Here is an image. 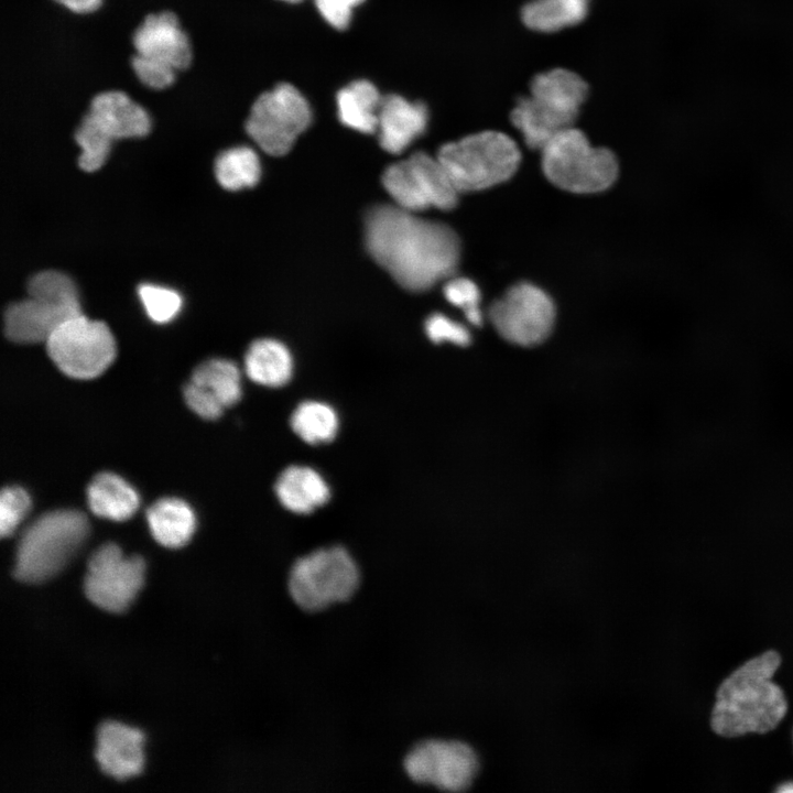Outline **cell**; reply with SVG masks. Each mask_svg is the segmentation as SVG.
I'll return each instance as SVG.
<instances>
[{
    "label": "cell",
    "instance_id": "21",
    "mask_svg": "<svg viewBox=\"0 0 793 793\" xmlns=\"http://www.w3.org/2000/svg\"><path fill=\"white\" fill-rule=\"evenodd\" d=\"M91 512L112 521L131 518L139 508V496L132 486L113 472L96 475L87 488Z\"/></svg>",
    "mask_w": 793,
    "mask_h": 793
},
{
    "label": "cell",
    "instance_id": "5",
    "mask_svg": "<svg viewBox=\"0 0 793 793\" xmlns=\"http://www.w3.org/2000/svg\"><path fill=\"white\" fill-rule=\"evenodd\" d=\"M437 159L461 192H478L511 178L521 162L517 143L500 131H481L442 145Z\"/></svg>",
    "mask_w": 793,
    "mask_h": 793
},
{
    "label": "cell",
    "instance_id": "16",
    "mask_svg": "<svg viewBox=\"0 0 793 793\" xmlns=\"http://www.w3.org/2000/svg\"><path fill=\"white\" fill-rule=\"evenodd\" d=\"M143 735L118 721H104L97 731L96 760L100 769L117 780L139 774L143 768Z\"/></svg>",
    "mask_w": 793,
    "mask_h": 793
},
{
    "label": "cell",
    "instance_id": "29",
    "mask_svg": "<svg viewBox=\"0 0 793 793\" xmlns=\"http://www.w3.org/2000/svg\"><path fill=\"white\" fill-rule=\"evenodd\" d=\"M74 140L80 149L79 167L86 172L97 171L105 164L113 143L88 112L82 116Z\"/></svg>",
    "mask_w": 793,
    "mask_h": 793
},
{
    "label": "cell",
    "instance_id": "39",
    "mask_svg": "<svg viewBox=\"0 0 793 793\" xmlns=\"http://www.w3.org/2000/svg\"><path fill=\"white\" fill-rule=\"evenodd\" d=\"M282 1H286V2L294 3V2H300V1H302V0H282Z\"/></svg>",
    "mask_w": 793,
    "mask_h": 793
},
{
    "label": "cell",
    "instance_id": "34",
    "mask_svg": "<svg viewBox=\"0 0 793 793\" xmlns=\"http://www.w3.org/2000/svg\"><path fill=\"white\" fill-rule=\"evenodd\" d=\"M426 336L435 344L450 343L457 346L470 344L468 328L442 313H433L424 324Z\"/></svg>",
    "mask_w": 793,
    "mask_h": 793
},
{
    "label": "cell",
    "instance_id": "24",
    "mask_svg": "<svg viewBox=\"0 0 793 793\" xmlns=\"http://www.w3.org/2000/svg\"><path fill=\"white\" fill-rule=\"evenodd\" d=\"M589 7L590 0H530L522 8L521 18L529 29L550 33L578 24Z\"/></svg>",
    "mask_w": 793,
    "mask_h": 793
},
{
    "label": "cell",
    "instance_id": "6",
    "mask_svg": "<svg viewBox=\"0 0 793 793\" xmlns=\"http://www.w3.org/2000/svg\"><path fill=\"white\" fill-rule=\"evenodd\" d=\"M541 152L545 177L571 193H600L618 177L619 165L613 152L593 146L585 133L573 126L557 132Z\"/></svg>",
    "mask_w": 793,
    "mask_h": 793
},
{
    "label": "cell",
    "instance_id": "19",
    "mask_svg": "<svg viewBox=\"0 0 793 793\" xmlns=\"http://www.w3.org/2000/svg\"><path fill=\"white\" fill-rule=\"evenodd\" d=\"M274 491L279 502L297 514L312 513L327 503L330 497L325 478L305 465L286 467L276 478Z\"/></svg>",
    "mask_w": 793,
    "mask_h": 793
},
{
    "label": "cell",
    "instance_id": "18",
    "mask_svg": "<svg viewBox=\"0 0 793 793\" xmlns=\"http://www.w3.org/2000/svg\"><path fill=\"white\" fill-rule=\"evenodd\" d=\"M530 96L573 126L588 96L586 82L572 70L555 68L536 75Z\"/></svg>",
    "mask_w": 793,
    "mask_h": 793
},
{
    "label": "cell",
    "instance_id": "13",
    "mask_svg": "<svg viewBox=\"0 0 793 793\" xmlns=\"http://www.w3.org/2000/svg\"><path fill=\"white\" fill-rule=\"evenodd\" d=\"M144 572L142 557L126 556L117 544L106 543L88 560L84 591L97 607L122 612L141 589Z\"/></svg>",
    "mask_w": 793,
    "mask_h": 793
},
{
    "label": "cell",
    "instance_id": "37",
    "mask_svg": "<svg viewBox=\"0 0 793 793\" xmlns=\"http://www.w3.org/2000/svg\"><path fill=\"white\" fill-rule=\"evenodd\" d=\"M59 8L75 15H91L99 11L105 0H51Z\"/></svg>",
    "mask_w": 793,
    "mask_h": 793
},
{
    "label": "cell",
    "instance_id": "11",
    "mask_svg": "<svg viewBox=\"0 0 793 793\" xmlns=\"http://www.w3.org/2000/svg\"><path fill=\"white\" fill-rule=\"evenodd\" d=\"M488 317L507 341L530 347L543 343L550 336L556 309L545 291L532 283L520 282L491 303Z\"/></svg>",
    "mask_w": 793,
    "mask_h": 793
},
{
    "label": "cell",
    "instance_id": "15",
    "mask_svg": "<svg viewBox=\"0 0 793 793\" xmlns=\"http://www.w3.org/2000/svg\"><path fill=\"white\" fill-rule=\"evenodd\" d=\"M87 112L113 141L143 138L151 131L149 111L120 88L97 91L88 101Z\"/></svg>",
    "mask_w": 793,
    "mask_h": 793
},
{
    "label": "cell",
    "instance_id": "22",
    "mask_svg": "<svg viewBox=\"0 0 793 793\" xmlns=\"http://www.w3.org/2000/svg\"><path fill=\"white\" fill-rule=\"evenodd\" d=\"M146 521L153 537L163 546L177 548L192 537L196 519L187 502L178 498H162L146 510Z\"/></svg>",
    "mask_w": 793,
    "mask_h": 793
},
{
    "label": "cell",
    "instance_id": "1",
    "mask_svg": "<svg viewBox=\"0 0 793 793\" xmlns=\"http://www.w3.org/2000/svg\"><path fill=\"white\" fill-rule=\"evenodd\" d=\"M369 254L403 289L424 292L454 275L460 258L457 233L394 204L370 208L365 217Z\"/></svg>",
    "mask_w": 793,
    "mask_h": 793
},
{
    "label": "cell",
    "instance_id": "36",
    "mask_svg": "<svg viewBox=\"0 0 793 793\" xmlns=\"http://www.w3.org/2000/svg\"><path fill=\"white\" fill-rule=\"evenodd\" d=\"M184 399L193 412L206 420L218 419L225 411L215 399L192 381L184 388Z\"/></svg>",
    "mask_w": 793,
    "mask_h": 793
},
{
    "label": "cell",
    "instance_id": "33",
    "mask_svg": "<svg viewBox=\"0 0 793 793\" xmlns=\"http://www.w3.org/2000/svg\"><path fill=\"white\" fill-rule=\"evenodd\" d=\"M31 508L29 493L21 487L3 488L0 496V533L10 536L24 520Z\"/></svg>",
    "mask_w": 793,
    "mask_h": 793
},
{
    "label": "cell",
    "instance_id": "23",
    "mask_svg": "<svg viewBox=\"0 0 793 793\" xmlns=\"http://www.w3.org/2000/svg\"><path fill=\"white\" fill-rule=\"evenodd\" d=\"M382 97L377 87L367 79L354 80L336 96L340 122L358 132H377L378 115Z\"/></svg>",
    "mask_w": 793,
    "mask_h": 793
},
{
    "label": "cell",
    "instance_id": "26",
    "mask_svg": "<svg viewBox=\"0 0 793 793\" xmlns=\"http://www.w3.org/2000/svg\"><path fill=\"white\" fill-rule=\"evenodd\" d=\"M191 381L199 385L225 410L241 398V373L237 365L228 359L213 358L199 363Z\"/></svg>",
    "mask_w": 793,
    "mask_h": 793
},
{
    "label": "cell",
    "instance_id": "35",
    "mask_svg": "<svg viewBox=\"0 0 793 793\" xmlns=\"http://www.w3.org/2000/svg\"><path fill=\"white\" fill-rule=\"evenodd\" d=\"M365 0H314L324 20L337 30L348 28L354 9Z\"/></svg>",
    "mask_w": 793,
    "mask_h": 793
},
{
    "label": "cell",
    "instance_id": "30",
    "mask_svg": "<svg viewBox=\"0 0 793 793\" xmlns=\"http://www.w3.org/2000/svg\"><path fill=\"white\" fill-rule=\"evenodd\" d=\"M129 66L139 84L152 91H164L171 88L180 74L166 63L134 52L130 55Z\"/></svg>",
    "mask_w": 793,
    "mask_h": 793
},
{
    "label": "cell",
    "instance_id": "28",
    "mask_svg": "<svg viewBox=\"0 0 793 793\" xmlns=\"http://www.w3.org/2000/svg\"><path fill=\"white\" fill-rule=\"evenodd\" d=\"M218 183L228 191L253 187L261 176V163L257 152L247 145L229 148L215 161Z\"/></svg>",
    "mask_w": 793,
    "mask_h": 793
},
{
    "label": "cell",
    "instance_id": "20",
    "mask_svg": "<svg viewBox=\"0 0 793 793\" xmlns=\"http://www.w3.org/2000/svg\"><path fill=\"white\" fill-rule=\"evenodd\" d=\"M294 361L290 349L273 338L254 340L245 355V371L257 384L268 388L285 385L292 378Z\"/></svg>",
    "mask_w": 793,
    "mask_h": 793
},
{
    "label": "cell",
    "instance_id": "7",
    "mask_svg": "<svg viewBox=\"0 0 793 793\" xmlns=\"http://www.w3.org/2000/svg\"><path fill=\"white\" fill-rule=\"evenodd\" d=\"M360 569L351 554L334 545L297 558L291 567L287 590L306 612H318L350 599L360 585Z\"/></svg>",
    "mask_w": 793,
    "mask_h": 793
},
{
    "label": "cell",
    "instance_id": "17",
    "mask_svg": "<svg viewBox=\"0 0 793 793\" xmlns=\"http://www.w3.org/2000/svg\"><path fill=\"white\" fill-rule=\"evenodd\" d=\"M427 123L425 104L397 94L387 95L382 97L378 115L379 143L384 151L400 154L425 132Z\"/></svg>",
    "mask_w": 793,
    "mask_h": 793
},
{
    "label": "cell",
    "instance_id": "14",
    "mask_svg": "<svg viewBox=\"0 0 793 793\" xmlns=\"http://www.w3.org/2000/svg\"><path fill=\"white\" fill-rule=\"evenodd\" d=\"M134 53L171 65L178 73L194 61V45L178 14L172 9L148 12L131 33Z\"/></svg>",
    "mask_w": 793,
    "mask_h": 793
},
{
    "label": "cell",
    "instance_id": "10",
    "mask_svg": "<svg viewBox=\"0 0 793 793\" xmlns=\"http://www.w3.org/2000/svg\"><path fill=\"white\" fill-rule=\"evenodd\" d=\"M45 345L54 365L75 379L98 377L116 357V341L109 327L83 314L61 325Z\"/></svg>",
    "mask_w": 793,
    "mask_h": 793
},
{
    "label": "cell",
    "instance_id": "9",
    "mask_svg": "<svg viewBox=\"0 0 793 793\" xmlns=\"http://www.w3.org/2000/svg\"><path fill=\"white\" fill-rule=\"evenodd\" d=\"M382 185L394 205L413 213L431 207L450 210L458 203L459 192L443 164L422 151L389 165Z\"/></svg>",
    "mask_w": 793,
    "mask_h": 793
},
{
    "label": "cell",
    "instance_id": "2",
    "mask_svg": "<svg viewBox=\"0 0 793 793\" xmlns=\"http://www.w3.org/2000/svg\"><path fill=\"white\" fill-rule=\"evenodd\" d=\"M782 663L773 650L757 655L731 672L716 691L710 715L714 732L725 738L765 734L787 711L783 689L773 681Z\"/></svg>",
    "mask_w": 793,
    "mask_h": 793
},
{
    "label": "cell",
    "instance_id": "12",
    "mask_svg": "<svg viewBox=\"0 0 793 793\" xmlns=\"http://www.w3.org/2000/svg\"><path fill=\"white\" fill-rule=\"evenodd\" d=\"M403 767L415 783L458 792L472 784L480 762L474 748L464 741L427 739L406 753Z\"/></svg>",
    "mask_w": 793,
    "mask_h": 793
},
{
    "label": "cell",
    "instance_id": "32",
    "mask_svg": "<svg viewBox=\"0 0 793 793\" xmlns=\"http://www.w3.org/2000/svg\"><path fill=\"white\" fill-rule=\"evenodd\" d=\"M148 316L155 323H167L181 309L182 298L174 290L154 284H142L138 289Z\"/></svg>",
    "mask_w": 793,
    "mask_h": 793
},
{
    "label": "cell",
    "instance_id": "3",
    "mask_svg": "<svg viewBox=\"0 0 793 793\" xmlns=\"http://www.w3.org/2000/svg\"><path fill=\"white\" fill-rule=\"evenodd\" d=\"M88 532V520L78 510L59 509L40 515L20 536L13 575L33 584L50 579L75 555Z\"/></svg>",
    "mask_w": 793,
    "mask_h": 793
},
{
    "label": "cell",
    "instance_id": "25",
    "mask_svg": "<svg viewBox=\"0 0 793 793\" xmlns=\"http://www.w3.org/2000/svg\"><path fill=\"white\" fill-rule=\"evenodd\" d=\"M511 121L525 144L534 150H542L557 132L572 127L530 95L519 98L511 111Z\"/></svg>",
    "mask_w": 793,
    "mask_h": 793
},
{
    "label": "cell",
    "instance_id": "4",
    "mask_svg": "<svg viewBox=\"0 0 793 793\" xmlns=\"http://www.w3.org/2000/svg\"><path fill=\"white\" fill-rule=\"evenodd\" d=\"M83 314L73 280L47 270L28 283V297L10 304L4 312V335L18 344L45 343L65 322Z\"/></svg>",
    "mask_w": 793,
    "mask_h": 793
},
{
    "label": "cell",
    "instance_id": "27",
    "mask_svg": "<svg viewBox=\"0 0 793 793\" xmlns=\"http://www.w3.org/2000/svg\"><path fill=\"white\" fill-rule=\"evenodd\" d=\"M290 425L306 444L322 445L336 437L339 417L332 405L322 401L307 400L294 409Z\"/></svg>",
    "mask_w": 793,
    "mask_h": 793
},
{
    "label": "cell",
    "instance_id": "8",
    "mask_svg": "<svg viewBox=\"0 0 793 793\" xmlns=\"http://www.w3.org/2000/svg\"><path fill=\"white\" fill-rule=\"evenodd\" d=\"M313 112L303 94L281 83L257 97L245 128L257 145L273 156L286 154L311 124Z\"/></svg>",
    "mask_w": 793,
    "mask_h": 793
},
{
    "label": "cell",
    "instance_id": "31",
    "mask_svg": "<svg viewBox=\"0 0 793 793\" xmlns=\"http://www.w3.org/2000/svg\"><path fill=\"white\" fill-rule=\"evenodd\" d=\"M443 293L448 303L464 312L470 324L475 326L481 325V295L479 287L474 281L468 278L453 275L446 280Z\"/></svg>",
    "mask_w": 793,
    "mask_h": 793
},
{
    "label": "cell",
    "instance_id": "38",
    "mask_svg": "<svg viewBox=\"0 0 793 793\" xmlns=\"http://www.w3.org/2000/svg\"><path fill=\"white\" fill-rule=\"evenodd\" d=\"M776 791L780 793H793V782L783 783Z\"/></svg>",
    "mask_w": 793,
    "mask_h": 793
}]
</instances>
